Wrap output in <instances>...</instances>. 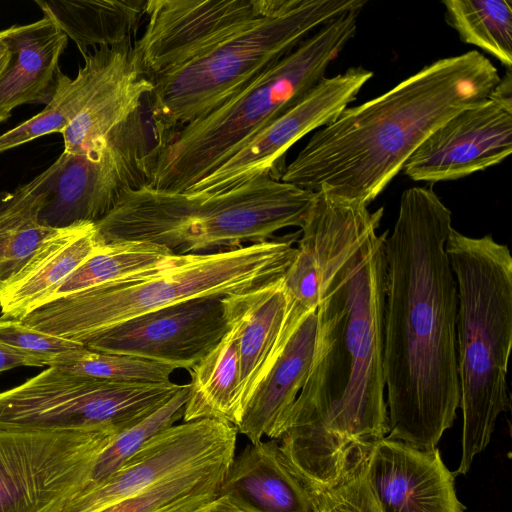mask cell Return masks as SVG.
<instances>
[{"instance_id": "1", "label": "cell", "mask_w": 512, "mask_h": 512, "mask_svg": "<svg viewBox=\"0 0 512 512\" xmlns=\"http://www.w3.org/2000/svg\"><path fill=\"white\" fill-rule=\"evenodd\" d=\"M387 234H371L325 286L312 365L277 439L314 495L359 472L389 432L383 367Z\"/></svg>"}, {"instance_id": "2", "label": "cell", "mask_w": 512, "mask_h": 512, "mask_svg": "<svg viewBox=\"0 0 512 512\" xmlns=\"http://www.w3.org/2000/svg\"><path fill=\"white\" fill-rule=\"evenodd\" d=\"M451 216L432 187L409 188L385 239L386 437L421 450L436 448L460 402Z\"/></svg>"}, {"instance_id": "3", "label": "cell", "mask_w": 512, "mask_h": 512, "mask_svg": "<svg viewBox=\"0 0 512 512\" xmlns=\"http://www.w3.org/2000/svg\"><path fill=\"white\" fill-rule=\"evenodd\" d=\"M364 0H146L133 42L148 105L170 141L332 19Z\"/></svg>"}, {"instance_id": "4", "label": "cell", "mask_w": 512, "mask_h": 512, "mask_svg": "<svg viewBox=\"0 0 512 512\" xmlns=\"http://www.w3.org/2000/svg\"><path fill=\"white\" fill-rule=\"evenodd\" d=\"M500 79L476 50L439 59L319 128L280 180L368 205L435 129L486 100Z\"/></svg>"}, {"instance_id": "5", "label": "cell", "mask_w": 512, "mask_h": 512, "mask_svg": "<svg viewBox=\"0 0 512 512\" xmlns=\"http://www.w3.org/2000/svg\"><path fill=\"white\" fill-rule=\"evenodd\" d=\"M315 193L270 177L219 193L194 195L142 186L124 192L95 223L102 243L142 242L176 255L213 253L303 227Z\"/></svg>"}, {"instance_id": "6", "label": "cell", "mask_w": 512, "mask_h": 512, "mask_svg": "<svg viewBox=\"0 0 512 512\" xmlns=\"http://www.w3.org/2000/svg\"><path fill=\"white\" fill-rule=\"evenodd\" d=\"M300 232L213 253L176 255L160 268L43 303L26 326L82 343L137 316L195 298L246 292L284 276Z\"/></svg>"}, {"instance_id": "7", "label": "cell", "mask_w": 512, "mask_h": 512, "mask_svg": "<svg viewBox=\"0 0 512 512\" xmlns=\"http://www.w3.org/2000/svg\"><path fill=\"white\" fill-rule=\"evenodd\" d=\"M446 252L458 295L456 320L459 407L465 475L489 444L500 414L509 411L507 368L512 345V256L491 235L466 236L452 228Z\"/></svg>"}, {"instance_id": "8", "label": "cell", "mask_w": 512, "mask_h": 512, "mask_svg": "<svg viewBox=\"0 0 512 512\" xmlns=\"http://www.w3.org/2000/svg\"><path fill=\"white\" fill-rule=\"evenodd\" d=\"M359 12L322 25L220 106L180 128L157 155L147 186L186 191L297 103L354 37Z\"/></svg>"}, {"instance_id": "9", "label": "cell", "mask_w": 512, "mask_h": 512, "mask_svg": "<svg viewBox=\"0 0 512 512\" xmlns=\"http://www.w3.org/2000/svg\"><path fill=\"white\" fill-rule=\"evenodd\" d=\"M237 433L216 419L165 428L61 512H192L218 496L235 457Z\"/></svg>"}, {"instance_id": "10", "label": "cell", "mask_w": 512, "mask_h": 512, "mask_svg": "<svg viewBox=\"0 0 512 512\" xmlns=\"http://www.w3.org/2000/svg\"><path fill=\"white\" fill-rule=\"evenodd\" d=\"M181 386L102 380L48 366L0 392V429L117 433L147 418Z\"/></svg>"}, {"instance_id": "11", "label": "cell", "mask_w": 512, "mask_h": 512, "mask_svg": "<svg viewBox=\"0 0 512 512\" xmlns=\"http://www.w3.org/2000/svg\"><path fill=\"white\" fill-rule=\"evenodd\" d=\"M162 137L149 108L134 121L94 147L62 152L30 182L40 203L39 221L51 228L96 223L121 195L147 186Z\"/></svg>"}, {"instance_id": "12", "label": "cell", "mask_w": 512, "mask_h": 512, "mask_svg": "<svg viewBox=\"0 0 512 512\" xmlns=\"http://www.w3.org/2000/svg\"><path fill=\"white\" fill-rule=\"evenodd\" d=\"M113 434L0 429V512H61Z\"/></svg>"}, {"instance_id": "13", "label": "cell", "mask_w": 512, "mask_h": 512, "mask_svg": "<svg viewBox=\"0 0 512 512\" xmlns=\"http://www.w3.org/2000/svg\"><path fill=\"white\" fill-rule=\"evenodd\" d=\"M372 76V71L358 66L325 77L185 192L213 195L261 177L280 180L288 149L312 130L333 122Z\"/></svg>"}, {"instance_id": "14", "label": "cell", "mask_w": 512, "mask_h": 512, "mask_svg": "<svg viewBox=\"0 0 512 512\" xmlns=\"http://www.w3.org/2000/svg\"><path fill=\"white\" fill-rule=\"evenodd\" d=\"M383 211L380 207L370 212L367 204L324 190L315 193L294 258L283 276L288 301L286 328L290 334L316 311L333 274L377 232Z\"/></svg>"}, {"instance_id": "15", "label": "cell", "mask_w": 512, "mask_h": 512, "mask_svg": "<svg viewBox=\"0 0 512 512\" xmlns=\"http://www.w3.org/2000/svg\"><path fill=\"white\" fill-rule=\"evenodd\" d=\"M512 151V78L507 69L489 97L435 129L403 165L414 181L466 177L502 162Z\"/></svg>"}, {"instance_id": "16", "label": "cell", "mask_w": 512, "mask_h": 512, "mask_svg": "<svg viewBox=\"0 0 512 512\" xmlns=\"http://www.w3.org/2000/svg\"><path fill=\"white\" fill-rule=\"evenodd\" d=\"M227 331L222 297L209 296L137 316L88 337L82 344L189 370Z\"/></svg>"}, {"instance_id": "17", "label": "cell", "mask_w": 512, "mask_h": 512, "mask_svg": "<svg viewBox=\"0 0 512 512\" xmlns=\"http://www.w3.org/2000/svg\"><path fill=\"white\" fill-rule=\"evenodd\" d=\"M382 512H464L455 475L439 449L421 450L384 437L364 465Z\"/></svg>"}, {"instance_id": "18", "label": "cell", "mask_w": 512, "mask_h": 512, "mask_svg": "<svg viewBox=\"0 0 512 512\" xmlns=\"http://www.w3.org/2000/svg\"><path fill=\"white\" fill-rule=\"evenodd\" d=\"M228 326L237 332L240 392L244 409L281 355L291 335L283 276L246 292L222 297Z\"/></svg>"}, {"instance_id": "19", "label": "cell", "mask_w": 512, "mask_h": 512, "mask_svg": "<svg viewBox=\"0 0 512 512\" xmlns=\"http://www.w3.org/2000/svg\"><path fill=\"white\" fill-rule=\"evenodd\" d=\"M9 58L0 72V123L23 104H47L57 84L68 37L49 18L0 31Z\"/></svg>"}, {"instance_id": "20", "label": "cell", "mask_w": 512, "mask_h": 512, "mask_svg": "<svg viewBox=\"0 0 512 512\" xmlns=\"http://www.w3.org/2000/svg\"><path fill=\"white\" fill-rule=\"evenodd\" d=\"M218 495H228L247 512H316L314 497L277 439L249 443L235 455Z\"/></svg>"}, {"instance_id": "21", "label": "cell", "mask_w": 512, "mask_h": 512, "mask_svg": "<svg viewBox=\"0 0 512 512\" xmlns=\"http://www.w3.org/2000/svg\"><path fill=\"white\" fill-rule=\"evenodd\" d=\"M317 310V309H316ZM317 314L307 315L249 399L237 431L250 443L279 439L287 416L308 377L316 344Z\"/></svg>"}, {"instance_id": "22", "label": "cell", "mask_w": 512, "mask_h": 512, "mask_svg": "<svg viewBox=\"0 0 512 512\" xmlns=\"http://www.w3.org/2000/svg\"><path fill=\"white\" fill-rule=\"evenodd\" d=\"M100 244L95 223L60 228L0 293L1 318H22Z\"/></svg>"}, {"instance_id": "23", "label": "cell", "mask_w": 512, "mask_h": 512, "mask_svg": "<svg viewBox=\"0 0 512 512\" xmlns=\"http://www.w3.org/2000/svg\"><path fill=\"white\" fill-rule=\"evenodd\" d=\"M49 18L76 44L82 55L89 48L132 41L144 19L146 0H36Z\"/></svg>"}, {"instance_id": "24", "label": "cell", "mask_w": 512, "mask_h": 512, "mask_svg": "<svg viewBox=\"0 0 512 512\" xmlns=\"http://www.w3.org/2000/svg\"><path fill=\"white\" fill-rule=\"evenodd\" d=\"M189 373L191 382L183 422L216 419L237 427L243 405L236 330L228 326L221 341Z\"/></svg>"}, {"instance_id": "25", "label": "cell", "mask_w": 512, "mask_h": 512, "mask_svg": "<svg viewBox=\"0 0 512 512\" xmlns=\"http://www.w3.org/2000/svg\"><path fill=\"white\" fill-rule=\"evenodd\" d=\"M113 52L114 46H102L82 55L84 65L73 79L59 71L52 99L41 112L0 135V153L51 133H62L91 97Z\"/></svg>"}, {"instance_id": "26", "label": "cell", "mask_w": 512, "mask_h": 512, "mask_svg": "<svg viewBox=\"0 0 512 512\" xmlns=\"http://www.w3.org/2000/svg\"><path fill=\"white\" fill-rule=\"evenodd\" d=\"M39 210L31 182L0 194V293L60 229L43 225Z\"/></svg>"}, {"instance_id": "27", "label": "cell", "mask_w": 512, "mask_h": 512, "mask_svg": "<svg viewBox=\"0 0 512 512\" xmlns=\"http://www.w3.org/2000/svg\"><path fill=\"white\" fill-rule=\"evenodd\" d=\"M175 256L165 247L148 243L101 242L94 253L48 292L37 306L101 284L156 270Z\"/></svg>"}, {"instance_id": "28", "label": "cell", "mask_w": 512, "mask_h": 512, "mask_svg": "<svg viewBox=\"0 0 512 512\" xmlns=\"http://www.w3.org/2000/svg\"><path fill=\"white\" fill-rule=\"evenodd\" d=\"M442 4L447 24L461 41L484 50L511 69V0H446Z\"/></svg>"}, {"instance_id": "29", "label": "cell", "mask_w": 512, "mask_h": 512, "mask_svg": "<svg viewBox=\"0 0 512 512\" xmlns=\"http://www.w3.org/2000/svg\"><path fill=\"white\" fill-rule=\"evenodd\" d=\"M96 379L122 382H169L175 367L133 356L111 354L82 346L56 356L49 364Z\"/></svg>"}, {"instance_id": "30", "label": "cell", "mask_w": 512, "mask_h": 512, "mask_svg": "<svg viewBox=\"0 0 512 512\" xmlns=\"http://www.w3.org/2000/svg\"><path fill=\"white\" fill-rule=\"evenodd\" d=\"M0 344L34 357L47 366L56 356L83 346L76 341L34 330L18 319L1 317Z\"/></svg>"}, {"instance_id": "31", "label": "cell", "mask_w": 512, "mask_h": 512, "mask_svg": "<svg viewBox=\"0 0 512 512\" xmlns=\"http://www.w3.org/2000/svg\"><path fill=\"white\" fill-rule=\"evenodd\" d=\"M316 512H382L364 466L353 477L315 497Z\"/></svg>"}, {"instance_id": "32", "label": "cell", "mask_w": 512, "mask_h": 512, "mask_svg": "<svg viewBox=\"0 0 512 512\" xmlns=\"http://www.w3.org/2000/svg\"><path fill=\"white\" fill-rule=\"evenodd\" d=\"M20 366L41 367L45 364L34 357L0 344V373Z\"/></svg>"}, {"instance_id": "33", "label": "cell", "mask_w": 512, "mask_h": 512, "mask_svg": "<svg viewBox=\"0 0 512 512\" xmlns=\"http://www.w3.org/2000/svg\"><path fill=\"white\" fill-rule=\"evenodd\" d=\"M192 512H247L228 495H218Z\"/></svg>"}, {"instance_id": "34", "label": "cell", "mask_w": 512, "mask_h": 512, "mask_svg": "<svg viewBox=\"0 0 512 512\" xmlns=\"http://www.w3.org/2000/svg\"><path fill=\"white\" fill-rule=\"evenodd\" d=\"M8 58H9L8 46L0 35V72L6 65Z\"/></svg>"}]
</instances>
